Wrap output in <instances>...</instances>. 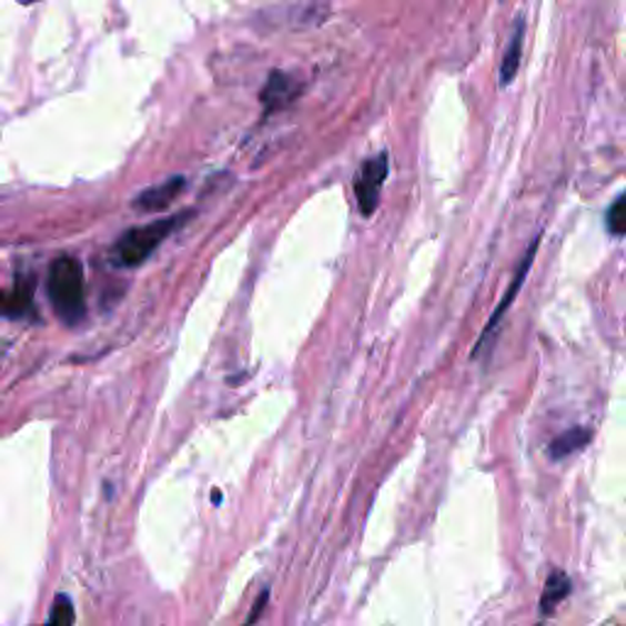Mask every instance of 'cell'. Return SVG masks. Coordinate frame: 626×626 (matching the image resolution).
Returning <instances> with one entry per match:
<instances>
[{"label":"cell","instance_id":"1","mask_svg":"<svg viewBox=\"0 0 626 626\" xmlns=\"http://www.w3.org/2000/svg\"><path fill=\"white\" fill-rule=\"evenodd\" d=\"M47 294H50L57 316L67 326H77L87 316V284L83 267L77 258L59 255L47 272Z\"/></svg>","mask_w":626,"mask_h":626},{"label":"cell","instance_id":"2","mask_svg":"<svg viewBox=\"0 0 626 626\" xmlns=\"http://www.w3.org/2000/svg\"><path fill=\"white\" fill-rule=\"evenodd\" d=\"M186 219L189 213L179 215V219H162V221H152L148 225L132 228V231H128L118 240V245L113 250L115 262L123 264V267H138V264L148 260L152 252L174 233V228L182 225Z\"/></svg>","mask_w":626,"mask_h":626},{"label":"cell","instance_id":"3","mask_svg":"<svg viewBox=\"0 0 626 626\" xmlns=\"http://www.w3.org/2000/svg\"><path fill=\"white\" fill-rule=\"evenodd\" d=\"M387 174H390V160L384 152L372 156V160L363 164V170H360L355 179V196H357L360 213L363 215H372L377 211L380 191L384 182H387Z\"/></svg>","mask_w":626,"mask_h":626},{"label":"cell","instance_id":"4","mask_svg":"<svg viewBox=\"0 0 626 626\" xmlns=\"http://www.w3.org/2000/svg\"><path fill=\"white\" fill-rule=\"evenodd\" d=\"M538 243L541 240L536 238L534 243H532V248L526 250V255H524V260H522V264H519V270H516V274H514V282H512V286L507 289V294H504V299H502V304L495 309V313H492V319H489V323L485 326V331H483V335H479V341H477V345H475V353H473V357H477L479 353H483V347L487 345V341H489V335H495V329H497V323L504 319V313H507V309L514 304V299H516V294H519V289H522V284H524V280H526V274H528V270H532V264H534V258H536V250H538Z\"/></svg>","mask_w":626,"mask_h":626},{"label":"cell","instance_id":"5","mask_svg":"<svg viewBox=\"0 0 626 626\" xmlns=\"http://www.w3.org/2000/svg\"><path fill=\"white\" fill-rule=\"evenodd\" d=\"M299 91L301 87L292 77L282 74V71H274V74H270L267 83H264L260 99H262V105L267 108V113H272V111H282V108L292 105L296 101Z\"/></svg>","mask_w":626,"mask_h":626},{"label":"cell","instance_id":"6","mask_svg":"<svg viewBox=\"0 0 626 626\" xmlns=\"http://www.w3.org/2000/svg\"><path fill=\"white\" fill-rule=\"evenodd\" d=\"M186 186V179L184 176H172L166 179V182L156 184L148 191H142V194L135 199V209L142 213H156V211H164L170 203L182 194Z\"/></svg>","mask_w":626,"mask_h":626},{"label":"cell","instance_id":"7","mask_svg":"<svg viewBox=\"0 0 626 626\" xmlns=\"http://www.w3.org/2000/svg\"><path fill=\"white\" fill-rule=\"evenodd\" d=\"M32 301H34V280L32 276H22L18 274L13 286L8 289L3 294V311L8 319H22L26 313L32 311Z\"/></svg>","mask_w":626,"mask_h":626},{"label":"cell","instance_id":"8","mask_svg":"<svg viewBox=\"0 0 626 626\" xmlns=\"http://www.w3.org/2000/svg\"><path fill=\"white\" fill-rule=\"evenodd\" d=\"M522 50H524V18H516L514 30H512V38H509V47H507V52H504L502 69H499L502 87H509V83L516 77V71H519Z\"/></svg>","mask_w":626,"mask_h":626},{"label":"cell","instance_id":"9","mask_svg":"<svg viewBox=\"0 0 626 626\" xmlns=\"http://www.w3.org/2000/svg\"><path fill=\"white\" fill-rule=\"evenodd\" d=\"M587 443H589V431L587 428H571V431L561 433L558 438L551 441L548 455L553 457V461H563V457L583 451Z\"/></svg>","mask_w":626,"mask_h":626},{"label":"cell","instance_id":"10","mask_svg":"<svg viewBox=\"0 0 626 626\" xmlns=\"http://www.w3.org/2000/svg\"><path fill=\"white\" fill-rule=\"evenodd\" d=\"M568 593H571L568 575H565L563 571L551 573L548 580H546V587H544V595H541V614L548 617V614L556 609L565 597H568Z\"/></svg>","mask_w":626,"mask_h":626},{"label":"cell","instance_id":"11","mask_svg":"<svg viewBox=\"0 0 626 626\" xmlns=\"http://www.w3.org/2000/svg\"><path fill=\"white\" fill-rule=\"evenodd\" d=\"M74 619H77L74 602H71L67 595H57L54 605L50 609V619H47L42 626H74Z\"/></svg>","mask_w":626,"mask_h":626},{"label":"cell","instance_id":"12","mask_svg":"<svg viewBox=\"0 0 626 626\" xmlns=\"http://www.w3.org/2000/svg\"><path fill=\"white\" fill-rule=\"evenodd\" d=\"M607 228L612 235H626V194L612 203L607 211Z\"/></svg>","mask_w":626,"mask_h":626},{"label":"cell","instance_id":"13","mask_svg":"<svg viewBox=\"0 0 626 626\" xmlns=\"http://www.w3.org/2000/svg\"><path fill=\"white\" fill-rule=\"evenodd\" d=\"M267 597H270V593H267V589H264V593L258 597V607H252V612H250V619H248V624H245V626H252V624L258 622L260 612L264 609V605H267Z\"/></svg>","mask_w":626,"mask_h":626}]
</instances>
